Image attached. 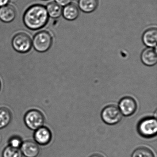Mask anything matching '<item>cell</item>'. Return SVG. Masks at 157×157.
Instances as JSON below:
<instances>
[{
  "instance_id": "8fae6325",
  "label": "cell",
  "mask_w": 157,
  "mask_h": 157,
  "mask_svg": "<svg viewBox=\"0 0 157 157\" xmlns=\"http://www.w3.org/2000/svg\"><path fill=\"white\" fill-rule=\"evenodd\" d=\"M142 41L147 47L156 48L157 42V28L151 27L146 30L142 34Z\"/></svg>"
},
{
  "instance_id": "d6986e66",
  "label": "cell",
  "mask_w": 157,
  "mask_h": 157,
  "mask_svg": "<svg viewBox=\"0 0 157 157\" xmlns=\"http://www.w3.org/2000/svg\"><path fill=\"white\" fill-rule=\"evenodd\" d=\"M23 142V141L22 139L19 136H16L11 137L9 139V141H8L9 146L18 149H20Z\"/></svg>"
},
{
  "instance_id": "7c38bea8",
  "label": "cell",
  "mask_w": 157,
  "mask_h": 157,
  "mask_svg": "<svg viewBox=\"0 0 157 157\" xmlns=\"http://www.w3.org/2000/svg\"><path fill=\"white\" fill-rule=\"evenodd\" d=\"M16 16V10L13 6L7 5L0 7V21L3 22H12L14 21Z\"/></svg>"
},
{
  "instance_id": "9a60e30c",
  "label": "cell",
  "mask_w": 157,
  "mask_h": 157,
  "mask_svg": "<svg viewBox=\"0 0 157 157\" xmlns=\"http://www.w3.org/2000/svg\"><path fill=\"white\" fill-rule=\"evenodd\" d=\"M46 9L48 16L52 19H58L62 15L63 8L55 2L48 3Z\"/></svg>"
},
{
  "instance_id": "ba28073f",
  "label": "cell",
  "mask_w": 157,
  "mask_h": 157,
  "mask_svg": "<svg viewBox=\"0 0 157 157\" xmlns=\"http://www.w3.org/2000/svg\"><path fill=\"white\" fill-rule=\"evenodd\" d=\"M52 137L50 129L44 126L35 130L33 135L35 142L41 146H45L49 144Z\"/></svg>"
},
{
  "instance_id": "e0dca14e",
  "label": "cell",
  "mask_w": 157,
  "mask_h": 157,
  "mask_svg": "<svg viewBox=\"0 0 157 157\" xmlns=\"http://www.w3.org/2000/svg\"><path fill=\"white\" fill-rule=\"evenodd\" d=\"M131 157H155V156L151 150L142 147L135 149L131 154Z\"/></svg>"
},
{
  "instance_id": "6da1fadb",
  "label": "cell",
  "mask_w": 157,
  "mask_h": 157,
  "mask_svg": "<svg viewBox=\"0 0 157 157\" xmlns=\"http://www.w3.org/2000/svg\"><path fill=\"white\" fill-rule=\"evenodd\" d=\"M49 16L46 7L34 4L26 10L23 17L24 24L30 30L36 31L44 28L48 21Z\"/></svg>"
},
{
  "instance_id": "30bf717a",
  "label": "cell",
  "mask_w": 157,
  "mask_h": 157,
  "mask_svg": "<svg viewBox=\"0 0 157 157\" xmlns=\"http://www.w3.org/2000/svg\"><path fill=\"white\" fill-rule=\"evenodd\" d=\"M141 62L145 66L153 67L157 62V54L156 48H145L140 55Z\"/></svg>"
},
{
  "instance_id": "8992f818",
  "label": "cell",
  "mask_w": 157,
  "mask_h": 157,
  "mask_svg": "<svg viewBox=\"0 0 157 157\" xmlns=\"http://www.w3.org/2000/svg\"><path fill=\"white\" fill-rule=\"evenodd\" d=\"M24 120L27 128L35 131L44 126L45 118L44 115L40 111L32 109L26 113Z\"/></svg>"
},
{
  "instance_id": "603a6c76",
  "label": "cell",
  "mask_w": 157,
  "mask_h": 157,
  "mask_svg": "<svg viewBox=\"0 0 157 157\" xmlns=\"http://www.w3.org/2000/svg\"><path fill=\"white\" fill-rule=\"evenodd\" d=\"M1 82H0V90H1Z\"/></svg>"
},
{
  "instance_id": "4fadbf2b",
  "label": "cell",
  "mask_w": 157,
  "mask_h": 157,
  "mask_svg": "<svg viewBox=\"0 0 157 157\" xmlns=\"http://www.w3.org/2000/svg\"><path fill=\"white\" fill-rule=\"evenodd\" d=\"M62 15L67 21H75L79 15V9L74 3H71L63 8Z\"/></svg>"
},
{
  "instance_id": "ac0fdd59",
  "label": "cell",
  "mask_w": 157,
  "mask_h": 157,
  "mask_svg": "<svg viewBox=\"0 0 157 157\" xmlns=\"http://www.w3.org/2000/svg\"><path fill=\"white\" fill-rule=\"evenodd\" d=\"M22 154L20 149L15 148L10 146L6 147L2 152L3 157H22Z\"/></svg>"
},
{
  "instance_id": "7402d4cb",
  "label": "cell",
  "mask_w": 157,
  "mask_h": 157,
  "mask_svg": "<svg viewBox=\"0 0 157 157\" xmlns=\"http://www.w3.org/2000/svg\"><path fill=\"white\" fill-rule=\"evenodd\" d=\"M90 157H104L102 155H100L99 154H93V155H91L90 156Z\"/></svg>"
},
{
  "instance_id": "52a82bcc",
  "label": "cell",
  "mask_w": 157,
  "mask_h": 157,
  "mask_svg": "<svg viewBox=\"0 0 157 157\" xmlns=\"http://www.w3.org/2000/svg\"><path fill=\"white\" fill-rule=\"evenodd\" d=\"M118 108L122 115L129 117L136 113L137 104L134 98L130 96H125L119 101Z\"/></svg>"
},
{
  "instance_id": "5bb4252c",
  "label": "cell",
  "mask_w": 157,
  "mask_h": 157,
  "mask_svg": "<svg viewBox=\"0 0 157 157\" xmlns=\"http://www.w3.org/2000/svg\"><path fill=\"white\" fill-rule=\"evenodd\" d=\"M99 5V0H78V8L86 13H90L96 10Z\"/></svg>"
},
{
  "instance_id": "9c48e42d",
  "label": "cell",
  "mask_w": 157,
  "mask_h": 157,
  "mask_svg": "<svg viewBox=\"0 0 157 157\" xmlns=\"http://www.w3.org/2000/svg\"><path fill=\"white\" fill-rule=\"evenodd\" d=\"M22 154L25 157H36L40 153L38 144L32 140L24 141L20 148Z\"/></svg>"
},
{
  "instance_id": "cb8c5ba5",
  "label": "cell",
  "mask_w": 157,
  "mask_h": 157,
  "mask_svg": "<svg viewBox=\"0 0 157 157\" xmlns=\"http://www.w3.org/2000/svg\"><path fill=\"white\" fill-rule=\"evenodd\" d=\"M44 1H46V0H44Z\"/></svg>"
},
{
  "instance_id": "44dd1931",
  "label": "cell",
  "mask_w": 157,
  "mask_h": 157,
  "mask_svg": "<svg viewBox=\"0 0 157 157\" xmlns=\"http://www.w3.org/2000/svg\"><path fill=\"white\" fill-rule=\"evenodd\" d=\"M10 0H0V7L8 5Z\"/></svg>"
},
{
  "instance_id": "7a4b0ae2",
  "label": "cell",
  "mask_w": 157,
  "mask_h": 157,
  "mask_svg": "<svg viewBox=\"0 0 157 157\" xmlns=\"http://www.w3.org/2000/svg\"><path fill=\"white\" fill-rule=\"evenodd\" d=\"M137 131L140 136L150 139L157 135V121L156 117H147L140 119L137 125Z\"/></svg>"
},
{
  "instance_id": "ffe728a7",
  "label": "cell",
  "mask_w": 157,
  "mask_h": 157,
  "mask_svg": "<svg viewBox=\"0 0 157 157\" xmlns=\"http://www.w3.org/2000/svg\"><path fill=\"white\" fill-rule=\"evenodd\" d=\"M55 2L61 7H65L72 3L73 0H55Z\"/></svg>"
},
{
  "instance_id": "3957f363",
  "label": "cell",
  "mask_w": 157,
  "mask_h": 157,
  "mask_svg": "<svg viewBox=\"0 0 157 157\" xmlns=\"http://www.w3.org/2000/svg\"><path fill=\"white\" fill-rule=\"evenodd\" d=\"M53 43L52 35L46 31L38 32L35 35L32 40V44L35 50L39 53H44L48 51Z\"/></svg>"
},
{
  "instance_id": "2e32d148",
  "label": "cell",
  "mask_w": 157,
  "mask_h": 157,
  "mask_svg": "<svg viewBox=\"0 0 157 157\" xmlns=\"http://www.w3.org/2000/svg\"><path fill=\"white\" fill-rule=\"evenodd\" d=\"M12 114L8 108H0V129L6 127L10 123Z\"/></svg>"
},
{
  "instance_id": "277c9868",
  "label": "cell",
  "mask_w": 157,
  "mask_h": 157,
  "mask_svg": "<svg viewBox=\"0 0 157 157\" xmlns=\"http://www.w3.org/2000/svg\"><path fill=\"white\" fill-rule=\"evenodd\" d=\"M12 45L16 52L25 54L32 49V40L31 37L25 33H18L13 38Z\"/></svg>"
},
{
  "instance_id": "5b68a950",
  "label": "cell",
  "mask_w": 157,
  "mask_h": 157,
  "mask_svg": "<svg viewBox=\"0 0 157 157\" xmlns=\"http://www.w3.org/2000/svg\"><path fill=\"white\" fill-rule=\"evenodd\" d=\"M122 116L119 108L114 105L105 106L101 113L102 120L105 124L110 125L119 123L122 119Z\"/></svg>"
}]
</instances>
